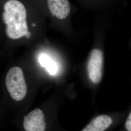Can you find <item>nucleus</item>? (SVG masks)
I'll use <instances>...</instances> for the list:
<instances>
[{"label":"nucleus","instance_id":"obj_1","mask_svg":"<svg viewBox=\"0 0 131 131\" xmlns=\"http://www.w3.org/2000/svg\"><path fill=\"white\" fill-rule=\"evenodd\" d=\"M3 14L6 25V33L8 38L18 39L28 33L27 11L24 4L18 0H9L4 5Z\"/></svg>","mask_w":131,"mask_h":131},{"label":"nucleus","instance_id":"obj_2","mask_svg":"<svg viewBox=\"0 0 131 131\" xmlns=\"http://www.w3.org/2000/svg\"><path fill=\"white\" fill-rule=\"evenodd\" d=\"M6 88L11 98L16 101L23 100L27 94V85L24 73L19 67L11 68L6 76Z\"/></svg>","mask_w":131,"mask_h":131},{"label":"nucleus","instance_id":"obj_3","mask_svg":"<svg viewBox=\"0 0 131 131\" xmlns=\"http://www.w3.org/2000/svg\"><path fill=\"white\" fill-rule=\"evenodd\" d=\"M103 54L99 49H93L90 53L88 63L89 78L94 84H98L103 76Z\"/></svg>","mask_w":131,"mask_h":131},{"label":"nucleus","instance_id":"obj_4","mask_svg":"<svg viewBox=\"0 0 131 131\" xmlns=\"http://www.w3.org/2000/svg\"><path fill=\"white\" fill-rule=\"evenodd\" d=\"M24 127L26 131H44L46 123L44 113L39 109H36L24 116Z\"/></svg>","mask_w":131,"mask_h":131},{"label":"nucleus","instance_id":"obj_5","mask_svg":"<svg viewBox=\"0 0 131 131\" xmlns=\"http://www.w3.org/2000/svg\"><path fill=\"white\" fill-rule=\"evenodd\" d=\"M49 9L52 15L57 19H64L70 13V5L68 0H47Z\"/></svg>","mask_w":131,"mask_h":131},{"label":"nucleus","instance_id":"obj_6","mask_svg":"<svg viewBox=\"0 0 131 131\" xmlns=\"http://www.w3.org/2000/svg\"><path fill=\"white\" fill-rule=\"evenodd\" d=\"M112 118L107 115H100L95 118L82 131H103L112 123Z\"/></svg>","mask_w":131,"mask_h":131},{"label":"nucleus","instance_id":"obj_7","mask_svg":"<svg viewBox=\"0 0 131 131\" xmlns=\"http://www.w3.org/2000/svg\"><path fill=\"white\" fill-rule=\"evenodd\" d=\"M38 61L40 65L45 68L50 75L56 74L57 70V67L55 62L52 60L49 56L45 54H42L39 57Z\"/></svg>","mask_w":131,"mask_h":131},{"label":"nucleus","instance_id":"obj_8","mask_svg":"<svg viewBox=\"0 0 131 131\" xmlns=\"http://www.w3.org/2000/svg\"><path fill=\"white\" fill-rule=\"evenodd\" d=\"M125 127L128 131H131V113H130L127 119Z\"/></svg>","mask_w":131,"mask_h":131},{"label":"nucleus","instance_id":"obj_9","mask_svg":"<svg viewBox=\"0 0 131 131\" xmlns=\"http://www.w3.org/2000/svg\"><path fill=\"white\" fill-rule=\"evenodd\" d=\"M31 36V33H30L29 32H28V33H27L26 34V35L25 36V37L26 38H29Z\"/></svg>","mask_w":131,"mask_h":131},{"label":"nucleus","instance_id":"obj_10","mask_svg":"<svg viewBox=\"0 0 131 131\" xmlns=\"http://www.w3.org/2000/svg\"><path fill=\"white\" fill-rule=\"evenodd\" d=\"M32 26H36V24H32Z\"/></svg>","mask_w":131,"mask_h":131}]
</instances>
